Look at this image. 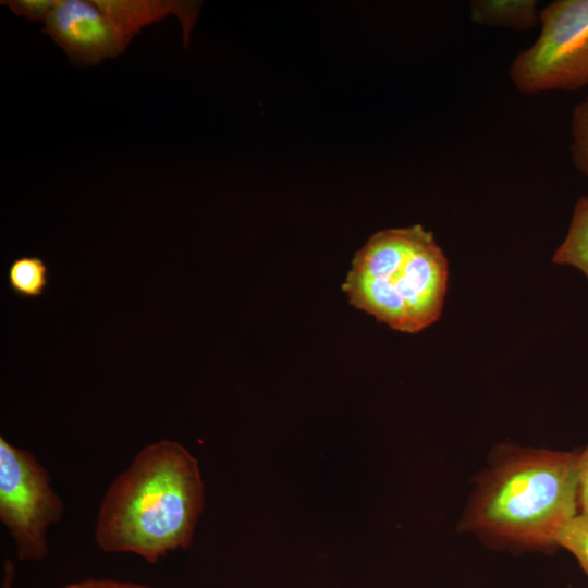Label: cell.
Segmentation results:
<instances>
[{
	"label": "cell",
	"mask_w": 588,
	"mask_h": 588,
	"mask_svg": "<svg viewBox=\"0 0 588 588\" xmlns=\"http://www.w3.org/2000/svg\"><path fill=\"white\" fill-rule=\"evenodd\" d=\"M16 568L11 559H5L0 588H14Z\"/></svg>",
	"instance_id": "cell-16"
},
{
	"label": "cell",
	"mask_w": 588,
	"mask_h": 588,
	"mask_svg": "<svg viewBox=\"0 0 588 588\" xmlns=\"http://www.w3.org/2000/svg\"><path fill=\"white\" fill-rule=\"evenodd\" d=\"M60 588H156L133 581H122L110 578H88L70 583Z\"/></svg>",
	"instance_id": "cell-14"
},
{
	"label": "cell",
	"mask_w": 588,
	"mask_h": 588,
	"mask_svg": "<svg viewBox=\"0 0 588 588\" xmlns=\"http://www.w3.org/2000/svg\"><path fill=\"white\" fill-rule=\"evenodd\" d=\"M552 261L575 267L588 279V195L577 199L567 234Z\"/></svg>",
	"instance_id": "cell-9"
},
{
	"label": "cell",
	"mask_w": 588,
	"mask_h": 588,
	"mask_svg": "<svg viewBox=\"0 0 588 588\" xmlns=\"http://www.w3.org/2000/svg\"><path fill=\"white\" fill-rule=\"evenodd\" d=\"M448 259L420 224L371 235L355 254L343 283L350 303L390 328L416 333L442 313Z\"/></svg>",
	"instance_id": "cell-2"
},
{
	"label": "cell",
	"mask_w": 588,
	"mask_h": 588,
	"mask_svg": "<svg viewBox=\"0 0 588 588\" xmlns=\"http://www.w3.org/2000/svg\"><path fill=\"white\" fill-rule=\"evenodd\" d=\"M537 3L536 0H473L469 19L481 26L524 32L540 23Z\"/></svg>",
	"instance_id": "cell-8"
},
{
	"label": "cell",
	"mask_w": 588,
	"mask_h": 588,
	"mask_svg": "<svg viewBox=\"0 0 588 588\" xmlns=\"http://www.w3.org/2000/svg\"><path fill=\"white\" fill-rule=\"evenodd\" d=\"M94 3L130 41L143 27L173 14L181 22L185 45L200 7L197 2L171 0H94Z\"/></svg>",
	"instance_id": "cell-7"
},
{
	"label": "cell",
	"mask_w": 588,
	"mask_h": 588,
	"mask_svg": "<svg viewBox=\"0 0 588 588\" xmlns=\"http://www.w3.org/2000/svg\"><path fill=\"white\" fill-rule=\"evenodd\" d=\"M204 506L197 458L180 442L160 440L143 448L107 488L95 542L103 552L156 564L191 547Z\"/></svg>",
	"instance_id": "cell-1"
},
{
	"label": "cell",
	"mask_w": 588,
	"mask_h": 588,
	"mask_svg": "<svg viewBox=\"0 0 588 588\" xmlns=\"http://www.w3.org/2000/svg\"><path fill=\"white\" fill-rule=\"evenodd\" d=\"M42 32L75 65H96L122 53L130 40L123 37L94 1L57 0Z\"/></svg>",
	"instance_id": "cell-6"
},
{
	"label": "cell",
	"mask_w": 588,
	"mask_h": 588,
	"mask_svg": "<svg viewBox=\"0 0 588 588\" xmlns=\"http://www.w3.org/2000/svg\"><path fill=\"white\" fill-rule=\"evenodd\" d=\"M569 149L574 167L588 180V94L573 109Z\"/></svg>",
	"instance_id": "cell-12"
},
{
	"label": "cell",
	"mask_w": 588,
	"mask_h": 588,
	"mask_svg": "<svg viewBox=\"0 0 588 588\" xmlns=\"http://www.w3.org/2000/svg\"><path fill=\"white\" fill-rule=\"evenodd\" d=\"M554 544L568 550L588 575V513H577L558 530Z\"/></svg>",
	"instance_id": "cell-11"
},
{
	"label": "cell",
	"mask_w": 588,
	"mask_h": 588,
	"mask_svg": "<svg viewBox=\"0 0 588 588\" xmlns=\"http://www.w3.org/2000/svg\"><path fill=\"white\" fill-rule=\"evenodd\" d=\"M1 3L9 7L19 16L32 22L41 21L45 23L57 0H4Z\"/></svg>",
	"instance_id": "cell-13"
},
{
	"label": "cell",
	"mask_w": 588,
	"mask_h": 588,
	"mask_svg": "<svg viewBox=\"0 0 588 588\" xmlns=\"http://www.w3.org/2000/svg\"><path fill=\"white\" fill-rule=\"evenodd\" d=\"M579 506V454L524 451L488 475L476 495L471 529L523 546L554 543Z\"/></svg>",
	"instance_id": "cell-3"
},
{
	"label": "cell",
	"mask_w": 588,
	"mask_h": 588,
	"mask_svg": "<svg viewBox=\"0 0 588 588\" xmlns=\"http://www.w3.org/2000/svg\"><path fill=\"white\" fill-rule=\"evenodd\" d=\"M10 291L25 299L41 297L49 283V267L37 256L17 257L8 267Z\"/></svg>",
	"instance_id": "cell-10"
},
{
	"label": "cell",
	"mask_w": 588,
	"mask_h": 588,
	"mask_svg": "<svg viewBox=\"0 0 588 588\" xmlns=\"http://www.w3.org/2000/svg\"><path fill=\"white\" fill-rule=\"evenodd\" d=\"M579 507L588 513V445L579 454Z\"/></svg>",
	"instance_id": "cell-15"
},
{
	"label": "cell",
	"mask_w": 588,
	"mask_h": 588,
	"mask_svg": "<svg viewBox=\"0 0 588 588\" xmlns=\"http://www.w3.org/2000/svg\"><path fill=\"white\" fill-rule=\"evenodd\" d=\"M539 22V36L510 66L513 85L527 95L588 86V0L552 1Z\"/></svg>",
	"instance_id": "cell-4"
},
{
	"label": "cell",
	"mask_w": 588,
	"mask_h": 588,
	"mask_svg": "<svg viewBox=\"0 0 588 588\" xmlns=\"http://www.w3.org/2000/svg\"><path fill=\"white\" fill-rule=\"evenodd\" d=\"M64 514V503L36 456L0 437V520L23 562L48 558L49 528Z\"/></svg>",
	"instance_id": "cell-5"
}]
</instances>
